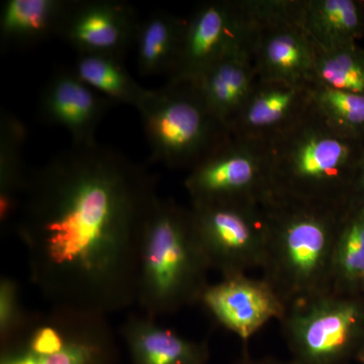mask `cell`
<instances>
[{"instance_id": "cell-1", "label": "cell", "mask_w": 364, "mask_h": 364, "mask_svg": "<svg viewBox=\"0 0 364 364\" xmlns=\"http://www.w3.org/2000/svg\"><path fill=\"white\" fill-rule=\"evenodd\" d=\"M157 178L121 151L73 144L28 171L16 214L30 279L52 308L107 316L136 304Z\"/></svg>"}, {"instance_id": "cell-2", "label": "cell", "mask_w": 364, "mask_h": 364, "mask_svg": "<svg viewBox=\"0 0 364 364\" xmlns=\"http://www.w3.org/2000/svg\"><path fill=\"white\" fill-rule=\"evenodd\" d=\"M350 203L301 202L272 193L263 200L260 269L286 309L331 291L335 246Z\"/></svg>"}, {"instance_id": "cell-3", "label": "cell", "mask_w": 364, "mask_h": 364, "mask_svg": "<svg viewBox=\"0 0 364 364\" xmlns=\"http://www.w3.org/2000/svg\"><path fill=\"white\" fill-rule=\"evenodd\" d=\"M272 195L346 205L364 160V143L334 130L315 107L267 141Z\"/></svg>"}, {"instance_id": "cell-4", "label": "cell", "mask_w": 364, "mask_h": 364, "mask_svg": "<svg viewBox=\"0 0 364 364\" xmlns=\"http://www.w3.org/2000/svg\"><path fill=\"white\" fill-rule=\"evenodd\" d=\"M210 267L200 247L191 208L158 198L144 235L136 304L156 320L200 304Z\"/></svg>"}, {"instance_id": "cell-5", "label": "cell", "mask_w": 364, "mask_h": 364, "mask_svg": "<svg viewBox=\"0 0 364 364\" xmlns=\"http://www.w3.org/2000/svg\"><path fill=\"white\" fill-rule=\"evenodd\" d=\"M136 111L151 161L168 168L193 169L231 136L191 81H167L150 90Z\"/></svg>"}, {"instance_id": "cell-6", "label": "cell", "mask_w": 364, "mask_h": 364, "mask_svg": "<svg viewBox=\"0 0 364 364\" xmlns=\"http://www.w3.org/2000/svg\"><path fill=\"white\" fill-rule=\"evenodd\" d=\"M293 364H346L364 345V294L331 291L286 309L279 321Z\"/></svg>"}, {"instance_id": "cell-7", "label": "cell", "mask_w": 364, "mask_h": 364, "mask_svg": "<svg viewBox=\"0 0 364 364\" xmlns=\"http://www.w3.org/2000/svg\"><path fill=\"white\" fill-rule=\"evenodd\" d=\"M301 0H241L247 44L262 80L309 82L316 49L299 21Z\"/></svg>"}, {"instance_id": "cell-8", "label": "cell", "mask_w": 364, "mask_h": 364, "mask_svg": "<svg viewBox=\"0 0 364 364\" xmlns=\"http://www.w3.org/2000/svg\"><path fill=\"white\" fill-rule=\"evenodd\" d=\"M191 205L262 203L272 193L267 142L232 135L189 170Z\"/></svg>"}, {"instance_id": "cell-9", "label": "cell", "mask_w": 364, "mask_h": 364, "mask_svg": "<svg viewBox=\"0 0 364 364\" xmlns=\"http://www.w3.org/2000/svg\"><path fill=\"white\" fill-rule=\"evenodd\" d=\"M193 226L210 269L222 277L247 274L262 264V203L191 205Z\"/></svg>"}, {"instance_id": "cell-10", "label": "cell", "mask_w": 364, "mask_h": 364, "mask_svg": "<svg viewBox=\"0 0 364 364\" xmlns=\"http://www.w3.org/2000/svg\"><path fill=\"white\" fill-rule=\"evenodd\" d=\"M247 20L241 0L208 1L186 20L176 68L168 81L196 82L230 53L247 45Z\"/></svg>"}, {"instance_id": "cell-11", "label": "cell", "mask_w": 364, "mask_h": 364, "mask_svg": "<svg viewBox=\"0 0 364 364\" xmlns=\"http://www.w3.org/2000/svg\"><path fill=\"white\" fill-rule=\"evenodd\" d=\"M141 20L136 9L119 0L72 1L59 37L77 55L126 59L135 47Z\"/></svg>"}, {"instance_id": "cell-12", "label": "cell", "mask_w": 364, "mask_h": 364, "mask_svg": "<svg viewBox=\"0 0 364 364\" xmlns=\"http://www.w3.org/2000/svg\"><path fill=\"white\" fill-rule=\"evenodd\" d=\"M200 305L245 343L286 312V306L262 277L252 279L247 274L222 277L221 282L210 284Z\"/></svg>"}, {"instance_id": "cell-13", "label": "cell", "mask_w": 364, "mask_h": 364, "mask_svg": "<svg viewBox=\"0 0 364 364\" xmlns=\"http://www.w3.org/2000/svg\"><path fill=\"white\" fill-rule=\"evenodd\" d=\"M114 104L83 82L73 68L58 69L41 91L38 114L49 126L61 127L73 144L95 142L100 124Z\"/></svg>"}, {"instance_id": "cell-14", "label": "cell", "mask_w": 364, "mask_h": 364, "mask_svg": "<svg viewBox=\"0 0 364 364\" xmlns=\"http://www.w3.org/2000/svg\"><path fill=\"white\" fill-rule=\"evenodd\" d=\"M116 353L114 332L107 317L65 310L61 336L45 355L4 346L0 364H109Z\"/></svg>"}, {"instance_id": "cell-15", "label": "cell", "mask_w": 364, "mask_h": 364, "mask_svg": "<svg viewBox=\"0 0 364 364\" xmlns=\"http://www.w3.org/2000/svg\"><path fill=\"white\" fill-rule=\"evenodd\" d=\"M311 107L310 81L289 83L259 78L230 133L267 142L296 123Z\"/></svg>"}, {"instance_id": "cell-16", "label": "cell", "mask_w": 364, "mask_h": 364, "mask_svg": "<svg viewBox=\"0 0 364 364\" xmlns=\"http://www.w3.org/2000/svg\"><path fill=\"white\" fill-rule=\"evenodd\" d=\"M259 80L248 47L230 53L196 81L208 109L228 129L240 116Z\"/></svg>"}, {"instance_id": "cell-17", "label": "cell", "mask_w": 364, "mask_h": 364, "mask_svg": "<svg viewBox=\"0 0 364 364\" xmlns=\"http://www.w3.org/2000/svg\"><path fill=\"white\" fill-rule=\"evenodd\" d=\"M135 364H207V342L184 338L146 316H130L121 328Z\"/></svg>"}, {"instance_id": "cell-18", "label": "cell", "mask_w": 364, "mask_h": 364, "mask_svg": "<svg viewBox=\"0 0 364 364\" xmlns=\"http://www.w3.org/2000/svg\"><path fill=\"white\" fill-rule=\"evenodd\" d=\"M72 0H6L0 14L4 49L23 50L59 37Z\"/></svg>"}, {"instance_id": "cell-19", "label": "cell", "mask_w": 364, "mask_h": 364, "mask_svg": "<svg viewBox=\"0 0 364 364\" xmlns=\"http://www.w3.org/2000/svg\"><path fill=\"white\" fill-rule=\"evenodd\" d=\"M299 21L318 51L358 44L364 35L360 0H301Z\"/></svg>"}, {"instance_id": "cell-20", "label": "cell", "mask_w": 364, "mask_h": 364, "mask_svg": "<svg viewBox=\"0 0 364 364\" xmlns=\"http://www.w3.org/2000/svg\"><path fill=\"white\" fill-rule=\"evenodd\" d=\"M186 20L156 11L141 20L136 32V66L143 76L171 75L176 68Z\"/></svg>"}, {"instance_id": "cell-21", "label": "cell", "mask_w": 364, "mask_h": 364, "mask_svg": "<svg viewBox=\"0 0 364 364\" xmlns=\"http://www.w3.org/2000/svg\"><path fill=\"white\" fill-rule=\"evenodd\" d=\"M331 289L364 294V202H351L345 215L333 257Z\"/></svg>"}, {"instance_id": "cell-22", "label": "cell", "mask_w": 364, "mask_h": 364, "mask_svg": "<svg viewBox=\"0 0 364 364\" xmlns=\"http://www.w3.org/2000/svg\"><path fill=\"white\" fill-rule=\"evenodd\" d=\"M26 129L18 117L4 112L0 122V221L16 217L26 173L23 148Z\"/></svg>"}, {"instance_id": "cell-23", "label": "cell", "mask_w": 364, "mask_h": 364, "mask_svg": "<svg viewBox=\"0 0 364 364\" xmlns=\"http://www.w3.org/2000/svg\"><path fill=\"white\" fill-rule=\"evenodd\" d=\"M79 78L116 105L139 109L150 90L144 88L131 75L124 61L105 55H77L72 67Z\"/></svg>"}, {"instance_id": "cell-24", "label": "cell", "mask_w": 364, "mask_h": 364, "mask_svg": "<svg viewBox=\"0 0 364 364\" xmlns=\"http://www.w3.org/2000/svg\"><path fill=\"white\" fill-rule=\"evenodd\" d=\"M311 81L364 95V48L352 44L331 51L316 50Z\"/></svg>"}, {"instance_id": "cell-25", "label": "cell", "mask_w": 364, "mask_h": 364, "mask_svg": "<svg viewBox=\"0 0 364 364\" xmlns=\"http://www.w3.org/2000/svg\"><path fill=\"white\" fill-rule=\"evenodd\" d=\"M313 107L334 130L364 143V95L310 81Z\"/></svg>"}, {"instance_id": "cell-26", "label": "cell", "mask_w": 364, "mask_h": 364, "mask_svg": "<svg viewBox=\"0 0 364 364\" xmlns=\"http://www.w3.org/2000/svg\"><path fill=\"white\" fill-rule=\"evenodd\" d=\"M31 315L21 305L20 289L13 279L0 282V336L2 344L16 337L28 322Z\"/></svg>"}, {"instance_id": "cell-27", "label": "cell", "mask_w": 364, "mask_h": 364, "mask_svg": "<svg viewBox=\"0 0 364 364\" xmlns=\"http://www.w3.org/2000/svg\"><path fill=\"white\" fill-rule=\"evenodd\" d=\"M235 364H293L291 361H282L279 359L274 358H255L249 354V352L246 350L244 352L243 355L241 356L240 359L237 361Z\"/></svg>"}, {"instance_id": "cell-28", "label": "cell", "mask_w": 364, "mask_h": 364, "mask_svg": "<svg viewBox=\"0 0 364 364\" xmlns=\"http://www.w3.org/2000/svg\"><path fill=\"white\" fill-rule=\"evenodd\" d=\"M351 202H364V160L352 191Z\"/></svg>"}, {"instance_id": "cell-29", "label": "cell", "mask_w": 364, "mask_h": 364, "mask_svg": "<svg viewBox=\"0 0 364 364\" xmlns=\"http://www.w3.org/2000/svg\"><path fill=\"white\" fill-rule=\"evenodd\" d=\"M356 360L360 361L361 363L364 364V345L363 349L359 352L358 358H356Z\"/></svg>"}, {"instance_id": "cell-30", "label": "cell", "mask_w": 364, "mask_h": 364, "mask_svg": "<svg viewBox=\"0 0 364 364\" xmlns=\"http://www.w3.org/2000/svg\"><path fill=\"white\" fill-rule=\"evenodd\" d=\"M360 2H361V6H363V7L364 9V0H360Z\"/></svg>"}]
</instances>
